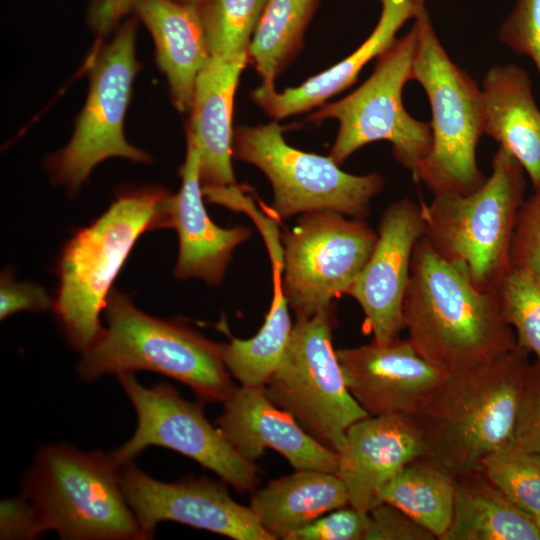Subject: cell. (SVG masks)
Returning a JSON list of instances; mask_svg holds the SVG:
<instances>
[{
    "instance_id": "6da1fadb",
    "label": "cell",
    "mask_w": 540,
    "mask_h": 540,
    "mask_svg": "<svg viewBox=\"0 0 540 540\" xmlns=\"http://www.w3.org/2000/svg\"><path fill=\"white\" fill-rule=\"evenodd\" d=\"M404 329L415 350L447 375L488 364L517 346L498 292H481L422 237L403 303Z\"/></svg>"
},
{
    "instance_id": "7a4b0ae2",
    "label": "cell",
    "mask_w": 540,
    "mask_h": 540,
    "mask_svg": "<svg viewBox=\"0 0 540 540\" xmlns=\"http://www.w3.org/2000/svg\"><path fill=\"white\" fill-rule=\"evenodd\" d=\"M173 195L158 187L128 190L63 247L52 308L69 343L82 353L105 328L100 313L118 272L146 231L172 226Z\"/></svg>"
},
{
    "instance_id": "3957f363",
    "label": "cell",
    "mask_w": 540,
    "mask_h": 540,
    "mask_svg": "<svg viewBox=\"0 0 540 540\" xmlns=\"http://www.w3.org/2000/svg\"><path fill=\"white\" fill-rule=\"evenodd\" d=\"M104 311L108 327L82 353L78 366L84 380L148 370L183 383L202 402L224 403L235 390L223 344L179 320L146 314L116 289L108 294Z\"/></svg>"
},
{
    "instance_id": "277c9868",
    "label": "cell",
    "mask_w": 540,
    "mask_h": 540,
    "mask_svg": "<svg viewBox=\"0 0 540 540\" xmlns=\"http://www.w3.org/2000/svg\"><path fill=\"white\" fill-rule=\"evenodd\" d=\"M529 356L517 345L488 364L448 375L416 416L428 455L457 475L481 468L485 457L514 443Z\"/></svg>"
},
{
    "instance_id": "5b68a950",
    "label": "cell",
    "mask_w": 540,
    "mask_h": 540,
    "mask_svg": "<svg viewBox=\"0 0 540 540\" xmlns=\"http://www.w3.org/2000/svg\"><path fill=\"white\" fill-rule=\"evenodd\" d=\"M525 171L499 146L492 171L469 194L434 195L421 203L424 238L431 248L481 292L497 293L511 270L510 247L524 202Z\"/></svg>"
},
{
    "instance_id": "8992f818",
    "label": "cell",
    "mask_w": 540,
    "mask_h": 540,
    "mask_svg": "<svg viewBox=\"0 0 540 540\" xmlns=\"http://www.w3.org/2000/svg\"><path fill=\"white\" fill-rule=\"evenodd\" d=\"M110 454L67 444L40 449L23 479L39 535L74 540H143Z\"/></svg>"
},
{
    "instance_id": "52a82bcc",
    "label": "cell",
    "mask_w": 540,
    "mask_h": 540,
    "mask_svg": "<svg viewBox=\"0 0 540 540\" xmlns=\"http://www.w3.org/2000/svg\"><path fill=\"white\" fill-rule=\"evenodd\" d=\"M413 23L417 44L411 80L417 81L427 95L432 143L412 176L433 196L469 194L486 180L476 159V149L484 134L482 91L444 49L426 0H417Z\"/></svg>"
},
{
    "instance_id": "ba28073f",
    "label": "cell",
    "mask_w": 540,
    "mask_h": 540,
    "mask_svg": "<svg viewBox=\"0 0 540 540\" xmlns=\"http://www.w3.org/2000/svg\"><path fill=\"white\" fill-rule=\"evenodd\" d=\"M417 44L413 23L406 35L378 58L370 77L341 100L324 103L307 120L320 123L333 118L339 123L330 157L343 163L363 146L387 141L397 162L414 172L428 155L431 127L412 117L403 105V89L412 77Z\"/></svg>"
},
{
    "instance_id": "9c48e42d",
    "label": "cell",
    "mask_w": 540,
    "mask_h": 540,
    "mask_svg": "<svg viewBox=\"0 0 540 540\" xmlns=\"http://www.w3.org/2000/svg\"><path fill=\"white\" fill-rule=\"evenodd\" d=\"M334 324L333 306L296 318L283 358L265 388L277 406L337 452L347 429L369 414L345 384L332 344Z\"/></svg>"
},
{
    "instance_id": "30bf717a",
    "label": "cell",
    "mask_w": 540,
    "mask_h": 540,
    "mask_svg": "<svg viewBox=\"0 0 540 540\" xmlns=\"http://www.w3.org/2000/svg\"><path fill=\"white\" fill-rule=\"evenodd\" d=\"M232 153L267 176L274 193L272 211L279 219L327 210L363 220L384 186V178L377 172L350 174L330 156L290 146L277 122L238 128Z\"/></svg>"
},
{
    "instance_id": "8fae6325",
    "label": "cell",
    "mask_w": 540,
    "mask_h": 540,
    "mask_svg": "<svg viewBox=\"0 0 540 540\" xmlns=\"http://www.w3.org/2000/svg\"><path fill=\"white\" fill-rule=\"evenodd\" d=\"M136 21L128 20L113 40L96 55L90 87L73 136L66 147L47 160L53 182L76 194L93 168L110 157L151 161L124 136V118L139 69L135 57Z\"/></svg>"
},
{
    "instance_id": "7c38bea8",
    "label": "cell",
    "mask_w": 540,
    "mask_h": 540,
    "mask_svg": "<svg viewBox=\"0 0 540 540\" xmlns=\"http://www.w3.org/2000/svg\"><path fill=\"white\" fill-rule=\"evenodd\" d=\"M377 238L362 219L327 210L302 214L281 238L283 289L296 318L313 316L348 294Z\"/></svg>"
},
{
    "instance_id": "4fadbf2b",
    "label": "cell",
    "mask_w": 540,
    "mask_h": 540,
    "mask_svg": "<svg viewBox=\"0 0 540 540\" xmlns=\"http://www.w3.org/2000/svg\"><path fill=\"white\" fill-rule=\"evenodd\" d=\"M118 379L138 419L133 436L110 453L118 466L130 464L145 448L154 445L193 459L237 491L255 489L259 469L235 450L218 426L208 421L204 402L184 399L168 383L146 388L133 373L118 375Z\"/></svg>"
},
{
    "instance_id": "5bb4252c",
    "label": "cell",
    "mask_w": 540,
    "mask_h": 540,
    "mask_svg": "<svg viewBox=\"0 0 540 540\" xmlns=\"http://www.w3.org/2000/svg\"><path fill=\"white\" fill-rule=\"evenodd\" d=\"M120 480L143 540L153 538L162 521L178 522L235 540H274L250 507L237 503L220 482L186 477L165 483L131 463L121 467Z\"/></svg>"
},
{
    "instance_id": "9a60e30c",
    "label": "cell",
    "mask_w": 540,
    "mask_h": 540,
    "mask_svg": "<svg viewBox=\"0 0 540 540\" xmlns=\"http://www.w3.org/2000/svg\"><path fill=\"white\" fill-rule=\"evenodd\" d=\"M424 232L421 204L407 197L390 204L381 217L374 250L348 292L361 306L364 327L377 343L395 340L404 329L412 256Z\"/></svg>"
},
{
    "instance_id": "2e32d148",
    "label": "cell",
    "mask_w": 540,
    "mask_h": 540,
    "mask_svg": "<svg viewBox=\"0 0 540 540\" xmlns=\"http://www.w3.org/2000/svg\"><path fill=\"white\" fill-rule=\"evenodd\" d=\"M336 354L349 392L370 416H418L448 376L425 360L408 338L372 341Z\"/></svg>"
},
{
    "instance_id": "e0dca14e",
    "label": "cell",
    "mask_w": 540,
    "mask_h": 540,
    "mask_svg": "<svg viewBox=\"0 0 540 540\" xmlns=\"http://www.w3.org/2000/svg\"><path fill=\"white\" fill-rule=\"evenodd\" d=\"M337 454L336 474L349 505L369 512L379 503L380 489L408 463L428 455V449L416 417L369 415L347 429Z\"/></svg>"
},
{
    "instance_id": "ac0fdd59",
    "label": "cell",
    "mask_w": 540,
    "mask_h": 540,
    "mask_svg": "<svg viewBox=\"0 0 540 540\" xmlns=\"http://www.w3.org/2000/svg\"><path fill=\"white\" fill-rule=\"evenodd\" d=\"M235 450L254 462L267 448L281 454L295 470L336 473L338 454L311 436L267 395L265 386L236 387L217 420Z\"/></svg>"
},
{
    "instance_id": "d6986e66",
    "label": "cell",
    "mask_w": 540,
    "mask_h": 540,
    "mask_svg": "<svg viewBox=\"0 0 540 540\" xmlns=\"http://www.w3.org/2000/svg\"><path fill=\"white\" fill-rule=\"evenodd\" d=\"M180 176L181 189L173 195L172 202L171 228L176 230L179 239L174 276L219 285L234 249L251 236V231L243 226L222 228L209 218L203 203L199 152L188 134Z\"/></svg>"
},
{
    "instance_id": "ffe728a7",
    "label": "cell",
    "mask_w": 540,
    "mask_h": 540,
    "mask_svg": "<svg viewBox=\"0 0 540 540\" xmlns=\"http://www.w3.org/2000/svg\"><path fill=\"white\" fill-rule=\"evenodd\" d=\"M248 58L210 56L198 74L187 134L199 152L202 188L236 186L233 156L232 111L235 92Z\"/></svg>"
},
{
    "instance_id": "44dd1931",
    "label": "cell",
    "mask_w": 540,
    "mask_h": 540,
    "mask_svg": "<svg viewBox=\"0 0 540 540\" xmlns=\"http://www.w3.org/2000/svg\"><path fill=\"white\" fill-rule=\"evenodd\" d=\"M133 11L152 35L174 106L191 110L198 74L210 58L198 0H137Z\"/></svg>"
},
{
    "instance_id": "7402d4cb",
    "label": "cell",
    "mask_w": 540,
    "mask_h": 540,
    "mask_svg": "<svg viewBox=\"0 0 540 540\" xmlns=\"http://www.w3.org/2000/svg\"><path fill=\"white\" fill-rule=\"evenodd\" d=\"M381 12L367 39L349 56L329 69L282 92L260 85L252 92L253 101L276 120L320 107L331 97L351 86L363 67L378 58L397 40L402 26L413 19L417 0H379Z\"/></svg>"
},
{
    "instance_id": "603a6c76",
    "label": "cell",
    "mask_w": 540,
    "mask_h": 540,
    "mask_svg": "<svg viewBox=\"0 0 540 540\" xmlns=\"http://www.w3.org/2000/svg\"><path fill=\"white\" fill-rule=\"evenodd\" d=\"M483 131L519 161L540 189V109L528 74L515 64L495 65L482 87Z\"/></svg>"
},
{
    "instance_id": "cb8c5ba5",
    "label": "cell",
    "mask_w": 540,
    "mask_h": 540,
    "mask_svg": "<svg viewBox=\"0 0 540 540\" xmlns=\"http://www.w3.org/2000/svg\"><path fill=\"white\" fill-rule=\"evenodd\" d=\"M348 505V493L336 473L296 470L257 490L249 507L274 540H290L317 518Z\"/></svg>"
},
{
    "instance_id": "d4e9b609",
    "label": "cell",
    "mask_w": 540,
    "mask_h": 540,
    "mask_svg": "<svg viewBox=\"0 0 540 540\" xmlns=\"http://www.w3.org/2000/svg\"><path fill=\"white\" fill-rule=\"evenodd\" d=\"M442 540H540V532L477 468L456 475L452 522Z\"/></svg>"
},
{
    "instance_id": "484cf974",
    "label": "cell",
    "mask_w": 540,
    "mask_h": 540,
    "mask_svg": "<svg viewBox=\"0 0 540 540\" xmlns=\"http://www.w3.org/2000/svg\"><path fill=\"white\" fill-rule=\"evenodd\" d=\"M456 475L425 455L404 466L378 493V502L402 510L442 540L454 511Z\"/></svg>"
},
{
    "instance_id": "4316f807",
    "label": "cell",
    "mask_w": 540,
    "mask_h": 540,
    "mask_svg": "<svg viewBox=\"0 0 540 540\" xmlns=\"http://www.w3.org/2000/svg\"><path fill=\"white\" fill-rule=\"evenodd\" d=\"M273 297L258 333L250 339L232 338L223 344L224 363L242 386H265L279 366L288 346L293 325L283 289V252L270 254Z\"/></svg>"
},
{
    "instance_id": "83f0119b",
    "label": "cell",
    "mask_w": 540,
    "mask_h": 540,
    "mask_svg": "<svg viewBox=\"0 0 540 540\" xmlns=\"http://www.w3.org/2000/svg\"><path fill=\"white\" fill-rule=\"evenodd\" d=\"M319 0H267L254 31L250 61L262 86L275 88V79L299 49Z\"/></svg>"
},
{
    "instance_id": "f1b7e54d",
    "label": "cell",
    "mask_w": 540,
    "mask_h": 540,
    "mask_svg": "<svg viewBox=\"0 0 540 540\" xmlns=\"http://www.w3.org/2000/svg\"><path fill=\"white\" fill-rule=\"evenodd\" d=\"M267 0H198L210 56L248 58Z\"/></svg>"
},
{
    "instance_id": "f546056e",
    "label": "cell",
    "mask_w": 540,
    "mask_h": 540,
    "mask_svg": "<svg viewBox=\"0 0 540 540\" xmlns=\"http://www.w3.org/2000/svg\"><path fill=\"white\" fill-rule=\"evenodd\" d=\"M481 468L517 508L540 516V455L512 443L485 457Z\"/></svg>"
},
{
    "instance_id": "4dcf8cb0",
    "label": "cell",
    "mask_w": 540,
    "mask_h": 540,
    "mask_svg": "<svg viewBox=\"0 0 540 540\" xmlns=\"http://www.w3.org/2000/svg\"><path fill=\"white\" fill-rule=\"evenodd\" d=\"M498 295L506 321L517 345L536 355L540 362V280L531 273L511 268Z\"/></svg>"
},
{
    "instance_id": "1f68e13d",
    "label": "cell",
    "mask_w": 540,
    "mask_h": 540,
    "mask_svg": "<svg viewBox=\"0 0 540 540\" xmlns=\"http://www.w3.org/2000/svg\"><path fill=\"white\" fill-rule=\"evenodd\" d=\"M498 38L516 54L529 57L540 75V0H516Z\"/></svg>"
},
{
    "instance_id": "d6a6232c",
    "label": "cell",
    "mask_w": 540,
    "mask_h": 540,
    "mask_svg": "<svg viewBox=\"0 0 540 540\" xmlns=\"http://www.w3.org/2000/svg\"><path fill=\"white\" fill-rule=\"evenodd\" d=\"M510 262L540 280V189L522 203L515 222Z\"/></svg>"
},
{
    "instance_id": "836d02e7",
    "label": "cell",
    "mask_w": 540,
    "mask_h": 540,
    "mask_svg": "<svg viewBox=\"0 0 540 540\" xmlns=\"http://www.w3.org/2000/svg\"><path fill=\"white\" fill-rule=\"evenodd\" d=\"M369 525V512L349 505L322 515L296 531L290 540H362Z\"/></svg>"
},
{
    "instance_id": "e575fe53",
    "label": "cell",
    "mask_w": 540,
    "mask_h": 540,
    "mask_svg": "<svg viewBox=\"0 0 540 540\" xmlns=\"http://www.w3.org/2000/svg\"><path fill=\"white\" fill-rule=\"evenodd\" d=\"M514 443L540 455V362H531L517 410Z\"/></svg>"
},
{
    "instance_id": "d590c367",
    "label": "cell",
    "mask_w": 540,
    "mask_h": 540,
    "mask_svg": "<svg viewBox=\"0 0 540 540\" xmlns=\"http://www.w3.org/2000/svg\"><path fill=\"white\" fill-rule=\"evenodd\" d=\"M364 540H435L436 537L397 507L380 502L370 511Z\"/></svg>"
},
{
    "instance_id": "8d00e7d4",
    "label": "cell",
    "mask_w": 540,
    "mask_h": 540,
    "mask_svg": "<svg viewBox=\"0 0 540 540\" xmlns=\"http://www.w3.org/2000/svg\"><path fill=\"white\" fill-rule=\"evenodd\" d=\"M53 301L44 288L31 282H16L12 271L5 269L0 281L1 320L21 311H45Z\"/></svg>"
},
{
    "instance_id": "74e56055",
    "label": "cell",
    "mask_w": 540,
    "mask_h": 540,
    "mask_svg": "<svg viewBox=\"0 0 540 540\" xmlns=\"http://www.w3.org/2000/svg\"><path fill=\"white\" fill-rule=\"evenodd\" d=\"M0 535L1 539H31L39 536L31 506L23 494L1 502Z\"/></svg>"
},
{
    "instance_id": "f35d334b",
    "label": "cell",
    "mask_w": 540,
    "mask_h": 540,
    "mask_svg": "<svg viewBox=\"0 0 540 540\" xmlns=\"http://www.w3.org/2000/svg\"><path fill=\"white\" fill-rule=\"evenodd\" d=\"M137 0H104L93 15V22L99 31H106L123 16L133 10Z\"/></svg>"
},
{
    "instance_id": "ab89813d",
    "label": "cell",
    "mask_w": 540,
    "mask_h": 540,
    "mask_svg": "<svg viewBox=\"0 0 540 540\" xmlns=\"http://www.w3.org/2000/svg\"><path fill=\"white\" fill-rule=\"evenodd\" d=\"M535 521H536L537 527H538L539 532H540V516H538V517L535 519Z\"/></svg>"
},
{
    "instance_id": "60d3db41",
    "label": "cell",
    "mask_w": 540,
    "mask_h": 540,
    "mask_svg": "<svg viewBox=\"0 0 540 540\" xmlns=\"http://www.w3.org/2000/svg\"><path fill=\"white\" fill-rule=\"evenodd\" d=\"M177 1H180V2H192V1H196V0H177Z\"/></svg>"
}]
</instances>
